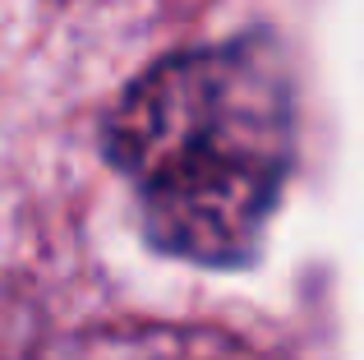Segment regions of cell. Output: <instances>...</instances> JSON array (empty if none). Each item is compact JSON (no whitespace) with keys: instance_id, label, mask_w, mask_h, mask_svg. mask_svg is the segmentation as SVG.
Here are the masks:
<instances>
[{"instance_id":"cell-1","label":"cell","mask_w":364,"mask_h":360,"mask_svg":"<svg viewBox=\"0 0 364 360\" xmlns=\"http://www.w3.org/2000/svg\"><path fill=\"white\" fill-rule=\"evenodd\" d=\"M152 245L194 263H245L282 198L295 153V102L267 42L171 55L107 125Z\"/></svg>"}]
</instances>
